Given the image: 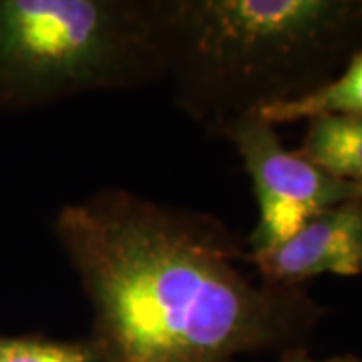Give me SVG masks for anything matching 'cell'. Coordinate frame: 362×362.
<instances>
[{"mask_svg": "<svg viewBox=\"0 0 362 362\" xmlns=\"http://www.w3.org/2000/svg\"><path fill=\"white\" fill-rule=\"evenodd\" d=\"M297 151L329 175L361 183L362 115L312 117Z\"/></svg>", "mask_w": 362, "mask_h": 362, "instance_id": "6", "label": "cell"}, {"mask_svg": "<svg viewBox=\"0 0 362 362\" xmlns=\"http://www.w3.org/2000/svg\"><path fill=\"white\" fill-rule=\"evenodd\" d=\"M11 347H12V341H4V339H0V362L6 361L7 354L11 352Z\"/></svg>", "mask_w": 362, "mask_h": 362, "instance_id": "10", "label": "cell"}, {"mask_svg": "<svg viewBox=\"0 0 362 362\" xmlns=\"http://www.w3.org/2000/svg\"><path fill=\"white\" fill-rule=\"evenodd\" d=\"M175 103L215 131L314 93L362 37L354 0H146Z\"/></svg>", "mask_w": 362, "mask_h": 362, "instance_id": "2", "label": "cell"}, {"mask_svg": "<svg viewBox=\"0 0 362 362\" xmlns=\"http://www.w3.org/2000/svg\"><path fill=\"white\" fill-rule=\"evenodd\" d=\"M277 362H361V361L354 356H337V357H330V359L317 361V359H312V357L305 352V349H292V351L282 352V357H280Z\"/></svg>", "mask_w": 362, "mask_h": 362, "instance_id": "9", "label": "cell"}, {"mask_svg": "<svg viewBox=\"0 0 362 362\" xmlns=\"http://www.w3.org/2000/svg\"><path fill=\"white\" fill-rule=\"evenodd\" d=\"M54 233L94 307L103 362H232L304 349L324 314L300 287L255 284L215 216L104 189L61 208Z\"/></svg>", "mask_w": 362, "mask_h": 362, "instance_id": "1", "label": "cell"}, {"mask_svg": "<svg viewBox=\"0 0 362 362\" xmlns=\"http://www.w3.org/2000/svg\"><path fill=\"white\" fill-rule=\"evenodd\" d=\"M260 280L282 288L300 287L324 274L362 275V198L325 208L291 238L270 250L250 253Z\"/></svg>", "mask_w": 362, "mask_h": 362, "instance_id": "5", "label": "cell"}, {"mask_svg": "<svg viewBox=\"0 0 362 362\" xmlns=\"http://www.w3.org/2000/svg\"><path fill=\"white\" fill-rule=\"evenodd\" d=\"M160 79L146 0H0V110Z\"/></svg>", "mask_w": 362, "mask_h": 362, "instance_id": "3", "label": "cell"}, {"mask_svg": "<svg viewBox=\"0 0 362 362\" xmlns=\"http://www.w3.org/2000/svg\"><path fill=\"white\" fill-rule=\"evenodd\" d=\"M4 362H103L93 344L12 341Z\"/></svg>", "mask_w": 362, "mask_h": 362, "instance_id": "8", "label": "cell"}, {"mask_svg": "<svg viewBox=\"0 0 362 362\" xmlns=\"http://www.w3.org/2000/svg\"><path fill=\"white\" fill-rule=\"evenodd\" d=\"M327 115H362V47L352 54L336 78L322 88L259 112L262 119L274 126Z\"/></svg>", "mask_w": 362, "mask_h": 362, "instance_id": "7", "label": "cell"}, {"mask_svg": "<svg viewBox=\"0 0 362 362\" xmlns=\"http://www.w3.org/2000/svg\"><path fill=\"white\" fill-rule=\"evenodd\" d=\"M215 134L233 144L252 180L259 220L248 238L250 253L280 245L325 208L362 198L361 183L336 178L285 148L277 126L259 115L230 121Z\"/></svg>", "mask_w": 362, "mask_h": 362, "instance_id": "4", "label": "cell"}, {"mask_svg": "<svg viewBox=\"0 0 362 362\" xmlns=\"http://www.w3.org/2000/svg\"><path fill=\"white\" fill-rule=\"evenodd\" d=\"M361 185H362V181H361Z\"/></svg>", "mask_w": 362, "mask_h": 362, "instance_id": "11", "label": "cell"}]
</instances>
